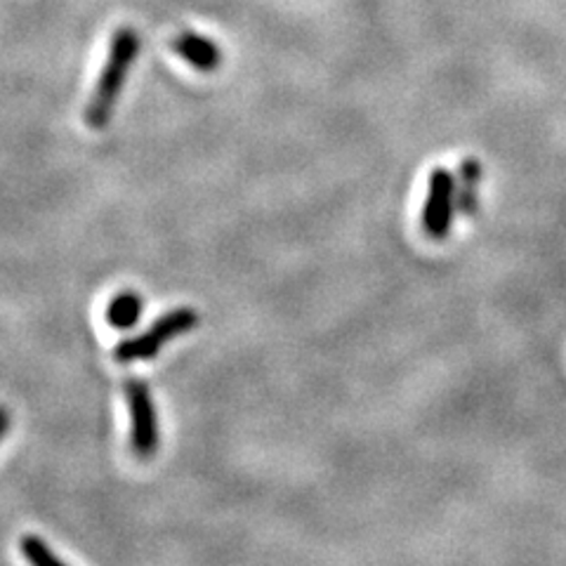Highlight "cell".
Wrapping results in <instances>:
<instances>
[{
	"mask_svg": "<svg viewBox=\"0 0 566 566\" xmlns=\"http://www.w3.org/2000/svg\"><path fill=\"white\" fill-rule=\"evenodd\" d=\"M137 52L139 35L133 29H118L112 39L109 55H106V62L102 66L93 97L85 106V123L91 128L99 130L112 120L123 85H126L128 71L137 60Z\"/></svg>",
	"mask_w": 566,
	"mask_h": 566,
	"instance_id": "6da1fadb",
	"label": "cell"
},
{
	"mask_svg": "<svg viewBox=\"0 0 566 566\" xmlns=\"http://www.w3.org/2000/svg\"><path fill=\"white\" fill-rule=\"evenodd\" d=\"M199 326V312L191 307H177L158 316L154 326H149L145 333L135 335L116 345L114 359L118 364H135V361H149L158 352H161L168 343H172L180 335L189 333Z\"/></svg>",
	"mask_w": 566,
	"mask_h": 566,
	"instance_id": "7a4b0ae2",
	"label": "cell"
},
{
	"mask_svg": "<svg viewBox=\"0 0 566 566\" xmlns=\"http://www.w3.org/2000/svg\"><path fill=\"white\" fill-rule=\"evenodd\" d=\"M455 218V177L449 168H434L428 177V193L422 203V229L434 241L451 234Z\"/></svg>",
	"mask_w": 566,
	"mask_h": 566,
	"instance_id": "3957f363",
	"label": "cell"
},
{
	"mask_svg": "<svg viewBox=\"0 0 566 566\" xmlns=\"http://www.w3.org/2000/svg\"><path fill=\"white\" fill-rule=\"evenodd\" d=\"M126 401L130 411V449L139 460H151L161 444V432H158L156 403L149 387L130 380L126 385Z\"/></svg>",
	"mask_w": 566,
	"mask_h": 566,
	"instance_id": "277c9868",
	"label": "cell"
},
{
	"mask_svg": "<svg viewBox=\"0 0 566 566\" xmlns=\"http://www.w3.org/2000/svg\"><path fill=\"white\" fill-rule=\"evenodd\" d=\"M172 48L187 64H191L193 69H199V71H216L222 62L220 48L212 43L210 39H206V35H199V33H191V31L180 33L172 41Z\"/></svg>",
	"mask_w": 566,
	"mask_h": 566,
	"instance_id": "5b68a950",
	"label": "cell"
},
{
	"mask_svg": "<svg viewBox=\"0 0 566 566\" xmlns=\"http://www.w3.org/2000/svg\"><path fill=\"white\" fill-rule=\"evenodd\" d=\"M480 182H482V166L476 158H465L458 168L455 180V206L465 216H474L480 206Z\"/></svg>",
	"mask_w": 566,
	"mask_h": 566,
	"instance_id": "8992f818",
	"label": "cell"
},
{
	"mask_svg": "<svg viewBox=\"0 0 566 566\" xmlns=\"http://www.w3.org/2000/svg\"><path fill=\"white\" fill-rule=\"evenodd\" d=\"M142 312H145V300L135 291H123L112 297L106 305V324L116 331H128L137 326Z\"/></svg>",
	"mask_w": 566,
	"mask_h": 566,
	"instance_id": "52a82bcc",
	"label": "cell"
},
{
	"mask_svg": "<svg viewBox=\"0 0 566 566\" xmlns=\"http://www.w3.org/2000/svg\"><path fill=\"white\" fill-rule=\"evenodd\" d=\"M20 551L24 559L33 566H66V562L52 553L50 545L39 536H24L20 543Z\"/></svg>",
	"mask_w": 566,
	"mask_h": 566,
	"instance_id": "ba28073f",
	"label": "cell"
},
{
	"mask_svg": "<svg viewBox=\"0 0 566 566\" xmlns=\"http://www.w3.org/2000/svg\"><path fill=\"white\" fill-rule=\"evenodd\" d=\"M8 430H10V411L6 409V406H0V441L6 439Z\"/></svg>",
	"mask_w": 566,
	"mask_h": 566,
	"instance_id": "9c48e42d",
	"label": "cell"
}]
</instances>
